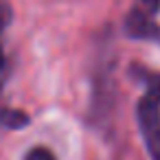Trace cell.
Returning a JSON list of instances; mask_svg holds the SVG:
<instances>
[{
  "label": "cell",
  "mask_w": 160,
  "mask_h": 160,
  "mask_svg": "<svg viewBox=\"0 0 160 160\" xmlns=\"http://www.w3.org/2000/svg\"><path fill=\"white\" fill-rule=\"evenodd\" d=\"M132 77L142 83V94L136 103V123L151 160H160V72L134 64Z\"/></svg>",
  "instance_id": "6da1fadb"
},
{
  "label": "cell",
  "mask_w": 160,
  "mask_h": 160,
  "mask_svg": "<svg viewBox=\"0 0 160 160\" xmlns=\"http://www.w3.org/2000/svg\"><path fill=\"white\" fill-rule=\"evenodd\" d=\"M125 35L132 40H145V42H156L160 44V24L153 20L151 13L142 11L140 7L129 9V13L125 16Z\"/></svg>",
  "instance_id": "7a4b0ae2"
},
{
  "label": "cell",
  "mask_w": 160,
  "mask_h": 160,
  "mask_svg": "<svg viewBox=\"0 0 160 160\" xmlns=\"http://www.w3.org/2000/svg\"><path fill=\"white\" fill-rule=\"evenodd\" d=\"M29 114L16 108H9L5 103V94H2V79H0V129H22L24 125H29Z\"/></svg>",
  "instance_id": "3957f363"
},
{
  "label": "cell",
  "mask_w": 160,
  "mask_h": 160,
  "mask_svg": "<svg viewBox=\"0 0 160 160\" xmlns=\"http://www.w3.org/2000/svg\"><path fill=\"white\" fill-rule=\"evenodd\" d=\"M11 20H13L11 5L7 0H0V79L7 72V55H5V46H2V35L7 31V27L11 24Z\"/></svg>",
  "instance_id": "277c9868"
},
{
  "label": "cell",
  "mask_w": 160,
  "mask_h": 160,
  "mask_svg": "<svg viewBox=\"0 0 160 160\" xmlns=\"http://www.w3.org/2000/svg\"><path fill=\"white\" fill-rule=\"evenodd\" d=\"M24 160H57V158H55V153L48 147L38 145V147H33V149H29L24 153Z\"/></svg>",
  "instance_id": "5b68a950"
},
{
  "label": "cell",
  "mask_w": 160,
  "mask_h": 160,
  "mask_svg": "<svg viewBox=\"0 0 160 160\" xmlns=\"http://www.w3.org/2000/svg\"><path fill=\"white\" fill-rule=\"evenodd\" d=\"M138 7L151 16H158L160 13V0H138Z\"/></svg>",
  "instance_id": "8992f818"
}]
</instances>
